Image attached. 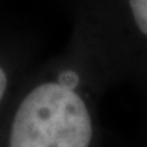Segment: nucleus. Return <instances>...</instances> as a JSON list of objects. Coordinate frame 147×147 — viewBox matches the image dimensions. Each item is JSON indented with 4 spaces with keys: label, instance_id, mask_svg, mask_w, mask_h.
I'll return each mask as SVG.
<instances>
[{
    "label": "nucleus",
    "instance_id": "f257e3e1",
    "mask_svg": "<svg viewBox=\"0 0 147 147\" xmlns=\"http://www.w3.org/2000/svg\"><path fill=\"white\" fill-rule=\"evenodd\" d=\"M110 86L98 55L72 29L14 109L5 147H104L100 101Z\"/></svg>",
    "mask_w": 147,
    "mask_h": 147
},
{
    "label": "nucleus",
    "instance_id": "f03ea898",
    "mask_svg": "<svg viewBox=\"0 0 147 147\" xmlns=\"http://www.w3.org/2000/svg\"><path fill=\"white\" fill-rule=\"evenodd\" d=\"M72 29L93 47L112 84L147 93V0H75Z\"/></svg>",
    "mask_w": 147,
    "mask_h": 147
},
{
    "label": "nucleus",
    "instance_id": "7ed1b4c3",
    "mask_svg": "<svg viewBox=\"0 0 147 147\" xmlns=\"http://www.w3.org/2000/svg\"><path fill=\"white\" fill-rule=\"evenodd\" d=\"M8 83H10V79H8V72L3 64H0V106L3 105L7 94V90H8Z\"/></svg>",
    "mask_w": 147,
    "mask_h": 147
},
{
    "label": "nucleus",
    "instance_id": "20e7f679",
    "mask_svg": "<svg viewBox=\"0 0 147 147\" xmlns=\"http://www.w3.org/2000/svg\"><path fill=\"white\" fill-rule=\"evenodd\" d=\"M142 147H147V125H146V132H144V135L142 136Z\"/></svg>",
    "mask_w": 147,
    "mask_h": 147
}]
</instances>
